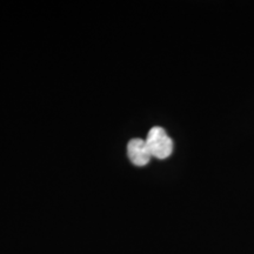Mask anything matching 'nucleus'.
Instances as JSON below:
<instances>
[{
  "mask_svg": "<svg viewBox=\"0 0 254 254\" xmlns=\"http://www.w3.org/2000/svg\"><path fill=\"white\" fill-rule=\"evenodd\" d=\"M146 145L151 152L152 157L164 160L170 157L173 152V141L168 136L166 131L160 126L152 127L145 139Z\"/></svg>",
  "mask_w": 254,
  "mask_h": 254,
  "instance_id": "1",
  "label": "nucleus"
},
{
  "mask_svg": "<svg viewBox=\"0 0 254 254\" xmlns=\"http://www.w3.org/2000/svg\"><path fill=\"white\" fill-rule=\"evenodd\" d=\"M127 155H128L132 164L135 165V166H145V165L150 163L152 158L151 152L148 150L147 145H146V141L139 138L132 139L127 144Z\"/></svg>",
  "mask_w": 254,
  "mask_h": 254,
  "instance_id": "2",
  "label": "nucleus"
}]
</instances>
